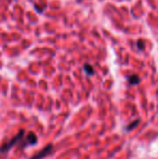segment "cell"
<instances>
[{"mask_svg": "<svg viewBox=\"0 0 158 159\" xmlns=\"http://www.w3.org/2000/svg\"><path fill=\"white\" fill-rule=\"evenodd\" d=\"M24 134H25V130H21V131H20L19 133H17L16 135L12 139V140L9 141L7 144H4L3 146L0 147V153H1V154L8 153V152L10 151L13 146L20 144V143H21V141L24 139Z\"/></svg>", "mask_w": 158, "mask_h": 159, "instance_id": "6da1fadb", "label": "cell"}, {"mask_svg": "<svg viewBox=\"0 0 158 159\" xmlns=\"http://www.w3.org/2000/svg\"><path fill=\"white\" fill-rule=\"evenodd\" d=\"M38 141L37 136L35 135L34 132H29V133L26 135V139L25 140H22L21 143H22V147H25L27 145H35Z\"/></svg>", "mask_w": 158, "mask_h": 159, "instance_id": "7a4b0ae2", "label": "cell"}, {"mask_svg": "<svg viewBox=\"0 0 158 159\" xmlns=\"http://www.w3.org/2000/svg\"><path fill=\"white\" fill-rule=\"evenodd\" d=\"M52 149H53L52 145H48V146H46L44 148H42L38 154H36L35 156H33L30 159H43V158H46L47 156L50 155V154L52 153Z\"/></svg>", "mask_w": 158, "mask_h": 159, "instance_id": "3957f363", "label": "cell"}, {"mask_svg": "<svg viewBox=\"0 0 158 159\" xmlns=\"http://www.w3.org/2000/svg\"><path fill=\"white\" fill-rule=\"evenodd\" d=\"M128 81L130 84H133V86H137L140 82V77L138 75H130L128 77Z\"/></svg>", "mask_w": 158, "mask_h": 159, "instance_id": "277c9868", "label": "cell"}, {"mask_svg": "<svg viewBox=\"0 0 158 159\" xmlns=\"http://www.w3.org/2000/svg\"><path fill=\"white\" fill-rule=\"evenodd\" d=\"M84 70L86 71V74H87L88 76L94 75V69H93V67L91 66L90 64H84Z\"/></svg>", "mask_w": 158, "mask_h": 159, "instance_id": "5b68a950", "label": "cell"}, {"mask_svg": "<svg viewBox=\"0 0 158 159\" xmlns=\"http://www.w3.org/2000/svg\"><path fill=\"white\" fill-rule=\"evenodd\" d=\"M139 122H140V120L137 119L134 122H131V124H129L128 126H127V128H126V131H131L132 129H134L135 126H138V125H139Z\"/></svg>", "mask_w": 158, "mask_h": 159, "instance_id": "8992f818", "label": "cell"}, {"mask_svg": "<svg viewBox=\"0 0 158 159\" xmlns=\"http://www.w3.org/2000/svg\"><path fill=\"white\" fill-rule=\"evenodd\" d=\"M138 48H139L140 50L144 49V41H142V40H139V41H138Z\"/></svg>", "mask_w": 158, "mask_h": 159, "instance_id": "52a82bcc", "label": "cell"}]
</instances>
